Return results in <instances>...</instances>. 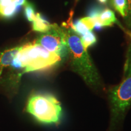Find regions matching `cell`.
<instances>
[{
  "label": "cell",
  "mask_w": 131,
  "mask_h": 131,
  "mask_svg": "<svg viewBox=\"0 0 131 131\" xmlns=\"http://www.w3.org/2000/svg\"><path fill=\"white\" fill-rule=\"evenodd\" d=\"M62 27L65 32L68 56L72 69L88 86L95 91H100L103 88L101 78L88 50L82 44L81 38L68 24H63Z\"/></svg>",
  "instance_id": "cell-1"
},
{
  "label": "cell",
  "mask_w": 131,
  "mask_h": 131,
  "mask_svg": "<svg viewBox=\"0 0 131 131\" xmlns=\"http://www.w3.org/2000/svg\"><path fill=\"white\" fill-rule=\"evenodd\" d=\"M16 57L24 69L22 73L49 68L62 60L58 55L49 52L35 41L19 46Z\"/></svg>",
  "instance_id": "cell-2"
},
{
  "label": "cell",
  "mask_w": 131,
  "mask_h": 131,
  "mask_svg": "<svg viewBox=\"0 0 131 131\" xmlns=\"http://www.w3.org/2000/svg\"><path fill=\"white\" fill-rule=\"evenodd\" d=\"M108 99L111 109L110 130L122 123L131 106V74L124 77L119 84L110 89Z\"/></svg>",
  "instance_id": "cell-3"
},
{
  "label": "cell",
  "mask_w": 131,
  "mask_h": 131,
  "mask_svg": "<svg viewBox=\"0 0 131 131\" xmlns=\"http://www.w3.org/2000/svg\"><path fill=\"white\" fill-rule=\"evenodd\" d=\"M26 110L37 121L45 124L59 122L62 115L60 101L48 94H34L27 101Z\"/></svg>",
  "instance_id": "cell-4"
},
{
  "label": "cell",
  "mask_w": 131,
  "mask_h": 131,
  "mask_svg": "<svg viewBox=\"0 0 131 131\" xmlns=\"http://www.w3.org/2000/svg\"><path fill=\"white\" fill-rule=\"evenodd\" d=\"M35 42L49 52L58 55L61 58L68 56V50L65 32L63 27H60L56 23L51 24L50 29L41 35Z\"/></svg>",
  "instance_id": "cell-5"
},
{
  "label": "cell",
  "mask_w": 131,
  "mask_h": 131,
  "mask_svg": "<svg viewBox=\"0 0 131 131\" xmlns=\"http://www.w3.org/2000/svg\"><path fill=\"white\" fill-rule=\"evenodd\" d=\"M89 16L94 21V28L100 29L106 26H112L113 24H117L122 29H123L116 18L114 12L111 9H106L103 10L98 8H94L89 12Z\"/></svg>",
  "instance_id": "cell-6"
},
{
  "label": "cell",
  "mask_w": 131,
  "mask_h": 131,
  "mask_svg": "<svg viewBox=\"0 0 131 131\" xmlns=\"http://www.w3.org/2000/svg\"><path fill=\"white\" fill-rule=\"evenodd\" d=\"M68 24L78 35H82L88 31L92 30L94 28L95 23L93 19L88 16L82 18L75 23H73L72 18H70Z\"/></svg>",
  "instance_id": "cell-7"
},
{
  "label": "cell",
  "mask_w": 131,
  "mask_h": 131,
  "mask_svg": "<svg viewBox=\"0 0 131 131\" xmlns=\"http://www.w3.org/2000/svg\"><path fill=\"white\" fill-rule=\"evenodd\" d=\"M19 46L14 48L7 49L5 51L0 53V68L3 69V68L11 65L13 60L17 55Z\"/></svg>",
  "instance_id": "cell-8"
},
{
  "label": "cell",
  "mask_w": 131,
  "mask_h": 131,
  "mask_svg": "<svg viewBox=\"0 0 131 131\" xmlns=\"http://www.w3.org/2000/svg\"><path fill=\"white\" fill-rule=\"evenodd\" d=\"M51 24L45 19L40 13L36 14L35 18L32 22L33 30L41 33H46L50 29Z\"/></svg>",
  "instance_id": "cell-9"
},
{
  "label": "cell",
  "mask_w": 131,
  "mask_h": 131,
  "mask_svg": "<svg viewBox=\"0 0 131 131\" xmlns=\"http://www.w3.org/2000/svg\"><path fill=\"white\" fill-rule=\"evenodd\" d=\"M111 4L122 17L128 16V3L127 0H111Z\"/></svg>",
  "instance_id": "cell-10"
},
{
  "label": "cell",
  "mask_w": 131,
  "mask_h": 131,
  "mask_svg": "<svg viewBox=\"0 0 131 131\" xmlns=\"http://www.w3.org/2000/svg\"><path fill=\"white\" fill-rule=\"evenodd\" d=\"M81 41L84 48L88 50L89 47L95 45L96 42V38L92 31H88L84 34L81 35Z\"/></svg>",
  "instance_id": "cell-11"
},
{
  "label": "cell",
  "mask_w": 131,
  "mask_h": 131,
  "mask_svg": "<svg viewBox=\"0 0 131 131\" xmlns=\"http://www.w3.org/2000/svg\"><path fill=\"white\" fill-rule=\"evenodd\" d=\"M24 14L26 19L30 22H33V21L35 18L36 14L35 7L32 3L28 1H27L24 4Z\"/></svg>",
  "instance_id": "cell-12"
},
{
  "label": "cell",
  "mask_w": 131,
  "mask_h": 131,
  "mask_svg": "<svg viewBox=\"0 0 131 131\" xmlns=\"http://www.w3.org/2000/svg\"><path fill=\"white\" fill-rule=\"evenodd\" d=\"M129 35L131 38V33L129 32ZM130 74H131V42L127 52L126 60L125 64H124V76H127Z\"/></svg>",
  "instance_id": "cell-13"
},
{
  "label": "cell",
  "mask_w": 131,
  "mask_h": 131,
  "mask_svg": "<svg viewBox=\"0 0 131 131\" xmlns=\"http://www.w3.org/2000/svg\"><path fill=\"white\" fill-rule=\"evenodd\" d=\"M14 1L16 5L18 6H21V7L22 6H24V4L27 2L26 0H14Z\"/></svg>",
  "instance_id": "cell-14"
},
{
  "label": "cell",
  "mask_w": 131,
  "mask_h": 131,
  "mask_svg": "<svg viewBox=\"0 0 131 131\" xmlns=\"http://www.w3.org/2000/svg\"><path fill=\"white\" fill-rule=\"evenodd\" d=\"M127 3H128V16L129 20L131 19V0H127Z\"/></svg>",
  "instance_id": "cell-15"
},
{
  "label": "cell",
  "mask_w": 131,
  "mask_h": 131,
  "mask_svg": "<svg viewBox=\"0 0 131 131\" xmlns=\"http://www.w3.org/2000/svg\"><path fill=\"white\" fill-rule=\"evenodd\" d=\"M100 1V3H101V4H106L107 3V0H98Z\"/></svg>",
  "instance_id": "cell-16"
},
{
  "label": "cell",
  "mask_w": 131,
  "mask_h": 131,
  "mask_svg": "<svg viewBox=\"0 0 131 131\" xmlns=\"http://www.w3.org/2000/svg\"><path fill=\"white\" fill-rule=\"evenodd\" d=\"M1 71H2V69H1V68H0V74L1 73Z\"/></svg>",
  "instance_id": "cell-17"
}]
</instances>
